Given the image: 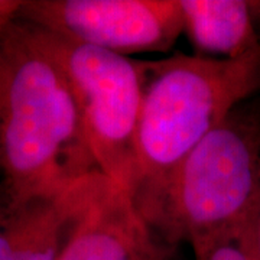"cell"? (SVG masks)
Returning a JSON list of instances; mask_svg holds the SVG:
<instances>
[{"mask_svg": "<svg viewBox=\"0 0 260 260\" xmlns=\"http://www.w3.org/2000/svg\"><path fill=\"white\" fill-rule=\"evenodd\" d=\"M107 178H85L62 192L0 205V260H59Z\"/></svg>", "mask_w": 260, "mask_h": 260, "instance_id": "52a82bcc", "label": "cell"}, {"mask_svg": "<svg viewBox=\"0 0 260 260\" xmlns=\"http://www.w3.org/2000/svg\"><path fill=\"white\" fill-rule=\"evenodd\" d=\"M18 19L123 56L167 52L182 35L179 0H30Z\"/></svg>", "mask_w": 260, "mask_h": 260, "instance_id": "5b68a950", "label": "cell"}, {"mask_svg": "<svg viewBox=\"0 0 260 260\" xmlns=\"http://www.w3.org/2000/svg\"><path fill=\"white\" fill-rule=\"evenodd\" d=\"M0 169L3 205L102 174L62 70L19 19L0 34Z\"/></svg>", "mask_w": 260, "mask_h": 260, "instance_id": "6da1fadb", "label": "cell"}, {"mask_svg": "<svg viewBox=\"0 0 260 260\" xmlns=\"http://www.w3.org/2000/svg\"><path fill=\"white\" fill-rule=\"evenodd\" d=\"M29 26L64 73L99 171L130 194L148 61L117 55Z\"/></svg>", "mask_w": 260, "mask_h": 260, "instance_id": "277c9868", "label": "cell"}, {"mask_svg": "<svg viewBox=\"0 0 260 260\" xmlns=\"http://www.w3.org/2000/svg\"><path fill=\"white\" fill-rule=\"evenodd\" d=\"M256 6V15H257V20H260V2H254Z\"/></svg>", "mask_w": 260, "mask_h": 260, "instance_id": "8fae6325", "label": "cell"}, {"mask_svg": "<svg viewBox=\"0 0 260 260\" xmlns=\"http://www.w3.org/2000/svg\"><path fill=\"white\" fill-rule=\"evenodd\" d=\"M59 260H179L140 215L130 194L109 179L77 224Z\"/></svg>", "mask_w": 260, "mask_h": 260, "instance_id": "8992f818", "label": "cell"}, {"mask_svg": "<svg viewBox=\"0 0 260 260\" xmlns=\"http://www.w3.org/2000/svg\"><path fill=\"white\" fill-rule=\"evenodd\" d=\"M132 200L172 246L260 220V110L239 107L167 177Z\"/></svg>", "mask_w": 260, "mask_h": 260, "instance_id": "7a4b0ae2", "label": "cell"}, {"mask_svg": "<svg viewBox=\"0 0 260 260\" xmlns=\"http://www.w3.org/2000/svg\"><path fill=\"white\" fill-rule=\"evenodd\" d=\"M260 90V51L239 59L172 54L148 61L130 197L158 182Z\"/></svg>", "mask_w": 260, "mask_h": 260, "instance_id": "3957f363", "label": "cell"}, {"mask_svg": "<svg viewBox=\"0 0 260 260\" xmlns=\"http://www.w3.org/2000/svg\"><path fill=\"white\" fill-rule=\"evenodd\" d=\"M194 260H260V220L191 244Z\"/></svg>", "mask_w": 260, "mask_h": 260, "instance_id": "9c48e42d", "label": "cell"}, {"mask_svg": "<svg viewBox=\"0 0 260 260\" xmlns=\"http://www.w3.org/2000/svg\"><path fill=\"white\" fill-rule=\"evenodd\" d=\"M182 34L195 54L239 59L260 51L254 2L179 0Z\"/></svg>", "mask_w": 260, "mask_h": 260, "instance_id": "ba28073f", "label": "cell"}, {"mask_svg": "<svg viewBox=\"0 0 260 260\" xmlns=\"http://www.w3.org/2000/svg\"><path fill=\"white\" fill-rule=\"evenodd\" d=\"M22 3L20 0H0V34L18 19Z\"/></svg>", "mask_w": 260, "mask_h": 260, "instance_id": "30bf717a", "label": "cell"}]
</instances>
